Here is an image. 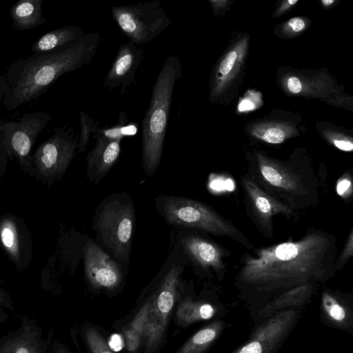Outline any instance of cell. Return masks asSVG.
<instances>
[{"label":"cell","instance_id":"cell-41","mask_svg":"<svg viewBox=\"0 0 353 353\" xmlns=\"http://www.w3.org/2000/svg\"><path fill=\"white\" fill-rule=\"evenodd\" d=\"M298 1V0H288V3L290 4H294Z\"/></svg>","mask_w":353,"mask_h":353},{"label":"cell","instance_id":"cell-3","mask_svg":"<svg viewBox=\"0 0 353 353\" xmlns=\"http://www.w3.org/2000/svg\"><path fill=\"white\" fill-rule=\"evenodd\" d=\"M181 74L180 59L170 55L163 63L152 88L141 123V163L148 176H153L160 165L173 92Z\"/></svg>","mask_w":353,"mask_h":353},{"label":"cell","instance_id":"cell-27","mask_svg":"<svg viewBox=\"0 0 353 353\" xmlns=\"http://www.w3.org/2000/svg\"><path fill=\"white\" fill-rule=\"evenodd\" d=\"M353 254V230H351L348 237L346 240L342 252L336 258L335 262L336 271L342 269L348 262L349 259L352 256Z\"/></svg>","mask_w":353,"mask_h":353},{"label":"cell","instance_id":"cell-28","mask_svg":"<svg viewBox=\"0 0 353 353\" xmlns=\"http://www.w3.org/2000/svg\"><path fill=\"white\" fill-rule=\"evenodd\" d=\"M263 139L270 143H280L283 141L285 134L283 130L279 128H273L265 132Z\"/></svg>","mask_w":353,"mask_h":353},{"label":"cell","instance_id":"cell-8","mask_svg":"<svg viewBox=\"0 0 353 353\" xmlns=\"http://www.w3.org/2000/svg\"><path fill=\"white\" fill-rule=\"evenodd\" d=\"M111 14L129 41L140 46L157 37L171 22L159 0L116 6Z\"/></svg>","mask_w":353,"mask_h":353},{"label":"cell","instance_id":"cell-26","mask_svg":"<svg viewBox=\"0 0 353 353\" xmlns=\"http://www.w3.org/2000/svg\"><path fill=\"white\" fill-rule=\"evenodd\" d=\"M85 339L92 353H114L101 335L94 328L86 329Z\"/></svg>","mask_w":353,"mask_h":353},{"label":"cell","instance_id":"cell-13","mask_svg":"<svg viewBox=\"0 0 353 353\" xmlns=\"http://www.w3.org/2000/svg\"><path fill=\"white\" fill-rule=\"evenodd\" d=\"M85 279L97 290H114L123 280V266L103 250L94 241L88 237L83 255Z\"/></svg>","mask_w":353,"mask_h":353},{"label":"cell","instance_id":"cell-16","mask_svg":"<svg viewBox=\"0 0 353 353\" xmlns=\"http://www.w3.org/2000/svg\"><path fill=\"white\" fill-rule=\"evenodd\" d=\"M52 332L46 338L42 327L33 318L23 316L19 327L0 339V353H50Z\"/></svg>","mask_w":353,"mask_h":353},{"label":"cell","instance_id":"cell-22","mask_svg":"<svg viewBox=\"0 0 353 353\" xmlns=\"http://www.w3.org/2000/svg\"><path fill=\"white\" fill-rule=\"evenodd\" d=\"M224 327L222 321H214L196 332L176 353H203L219 337Z\"/></svg>","mask_w":353,"mask_h":353},{"label":"cell","instance_id":"cell-15","mask_svg":"<svg viewBox=\"0 0 353 353\" xmlns=\"http://www.w3.org/2000/svg\"><path fill=\"white\" fill-rule=\"evenodd\" d=\"M296 318L295 311L279 312L264 322L248 343L233 353H274L286 338Z\"/></svg>","mask_w":353,"mask_h":353},{"label":"cell","instance_id":"cell-36","mask_svg":"<svg viewBox=\"0 0 353 353\" xmlns=\"http://www.w3.org/2000/svg\"><path fill=\"white\" fill-rule=\"evenodd\" d=\"M51 352L52 353H70L64 345L55 341L52 342Z\"/></svg>","mask_w":353,"mask_h":353},{"label":"cell","instance_id":"cell-24","mask_svg":"<svg viewBox=\"0 0 353 353\" xmlns=\"http://www.w3.org/2000/svg\"><path fill=\"white\" fill-rule=\"evenodd\" d=\"M322 309L325 317L337 326H347L351 320V314L347 305L327 291L322 294Z\"/></svg>","mask_w":353,"mask_h":353},{"label":"cell","instance_id":"cell-21","mask_svg":"<svg viewBox=\"0 0 353 353\" xmlns=\"http://www.w3.org/2000/svg\"><path fill=\"white\" fill-rule=\"evenodd\" d=\"M214 307L208 303L183 300L178 305L176 320L178 325L188 326L197 321L208 320L214 315Z\"/></svg>","mask_w":353,"mask_h":353},{"label":"cell","instance_id":"cell-35","mask_svg":"<svg viewBox=\"0 0 353 353\" xmlns=\"http://www.w3.org/2000/svg\"><path fill=\"white\" fill-rule=\"evenodd\" d=\"M334 143L336 148L343 151H352L353 149V144L349 141L334 140Z\"/></svg>","mask_w":353,"mask_h":353},{"label":"cell","instance_id":"cell-11","mask_svg":"<svg viewBox=\"0 0 353 353\" xmlns=\"http://www.w3.org/2000/svg\"><path fill=\"white\" fill-rule=\"evenodd\" d=\"M134 127L130 128L127 115L121 111L115 125L105 128L99 125L95 129L92 137L96 143L86 159V178L90 183L98 185L107 175L119 159L121 140Z\"/></svg>","mask_w":353,"mask_h":353},{"label":"cell","instance_id":"cell-4","mask_svg":"<svg viewBox=\"0 0 353 353\" xmlns=\"http://www.w3.org/2000/svg\"><path fill=\"white\" fill-rule=\"evenodd\" d=\"M136 209L125 191L114 192L97 206L92 221L97 244L128 270L136 228Z\"/></svg>","mask_w":353,"mask_h":353},{"label":"cell","instance_id":"cell-38","mask_svg":"<svg viewBox=\"0 0 353 353\" xmlns=\"http://www.w3.org/2000/svg\"><path fill=\"white\" fill-rule=\"evenodd\" d=\"M254 107L252 102L248 99L243 100L239 105V110L240 111H245L253 109Z\"/></svg>","mask_w":353,"mask_h":353},{"label":"cell","instance_id":"cell-7","mask_svg":"<svg viewBox=\"0 0 353 353\" xmlns=\"http://www.w3.org/2000/svg\"><path fill=\"white\" fill-rule=\"evenodd\" d=\"M254 179L265 192L292 210L303 209L314 204L317 198V183L314 174L259 158L258 170Z\"/></svg>","mask_w":353,"mask_h":353},{"label":"cell","instance_id":"cell-23","mask_svg":"<svg viewBox=\"0 0 353 353\" xmlns=\"http://www.w3.org/2000/svg\"><path fill=\"white\" fill-rule=\"evenodd\" d=\"M150 305L149 299L143 305L130 325L123 331L125 345L129 352L135 351L141 343L143 336Z\"/></svg>","mask_w":353,"mask_h":353},{"label":"cell","instance_id":"cell-33","mask_svg":"<svg viewBox=\"0 0 353 353\" xmlns=\"http://www.w3.org/2000/svg\"><path fill=\"white\" fill-rule=\"evenodd\" d=\"M351 181L348 180V179L345 178L343 179H341L338 184L336 190L339 195L343 196L344 195L350 188H351Z\"/></svg>","mask_w":353,"mask_h":353},{"label":"cell","instance_id":"cell-10","mask_svg":"<svg viewBox=\"0 0 353 353\" xmlns=\"http://www.w3.org/2000/svg\"><path fill=\"white\" fill-rule=\"evenodd\" d=\"M51 115L44 111L26 113L17 121H0L3 145L10 160L17 159L21 168L34 174L31 150Z\"/></svg>","mask_w":353,"mask_h":353},{"label":"cell","instance_id":"cell-31","mask_svg":"<svg viewBox=\"0 0 353 353\" xmlns=\"http://www.w3.org/2000/svg\"><path fill=\"white\" fill-rule=\"evenodd\" d=\"M0 307L12 312L14 311V302L11 295L1 288H0Z\"/></svg>","mask_w":353,"mask_h":353},{"label":"cell","instance_id":"cell-39","mask_svg":"<svg viewBox=\"0 0 353 353\" xmlns=\"http://www.w3.org/2000/svg\"><path fill=\"white\" fill-rule=\"evenodd\" d=\"M8 319V314L6 310L0 307V325L6 322Z\"/></svg>","mask_w":353,"mask_h":353},{"label":"cell","instance_id":"cell-5","mask_svg":"<svg viewBox=\"0 0 353 353\" xmlns=\"http://www.w3.org/2000/svg\"><path fill=\"white\" fill-rule=\"evenodd\" d=\"M154 204L157 212L168 225L228 237L250 250L254 249L231 221L203 202L185 196L161 194L155 197Z\"/></svg>","mask_w":353,"mask_h":353},{"label":"cell","instance_id":"cell-17","mask_svg":"<svg viewBox=\"0 0 353 353\" xmlns=\"http://www.w3.org/2000/svg\"><path fill=\"white\" fill-rule=\"evenodd\" d=\"M0 243L18 270L27 268L31 258L32 244L29 231L21 219L12 214L1 218Z\"/></svg>","mask_w":353,"mask_h":353},{"label":"cell","instance_id":"cell-19","mask_svg":"<svg viewBox=\"0 0 353 353\" xmlns=\"http://www.w3.org/2000/svg\"><path fill=\"white\" fill-rule=\"evenodd\" d=\"M42 3L43 0H19L14 3L9 10L13 28L22 31L46 23Z\"/></svg>","mask_w":353,"mask_h":353},{"label":"cell","instance_id":"cell-29","mask_svg":"<svg viewBox=\"0 0 353 353\" xmlns=\"http://www.w3.org/2000/svg\"><path fill=\"white\" fill-rule=\"evenodd\" d=\"M237 57L236 51L229 52L219 65V71L223 75L228 74L232 70Z\"/></svg>","mask_w":353,"mask_h":353},{"label":"cell","instance_id":"cell-6","mask_svg":"<svg viewBox=\"0 0 353 353\" xmlns=\"http://www.w3.org/2000/svg\"><path fill=\"white\" fill-rule=\"evenodd\" d=\"M170 249L158 274L157 288L150 299L143 336L148 353L155 350L163 337L176 299L182 274L188 265L182 253L176 249Z\"/></svg>","mask_w":353,"mask_h":353},{"label":"cell","instance_id":"cell-18","mask_svg":"<svg viewBox=\"0 0 353 353\" xmlns=\"http://www.w3.org/2000/svg\"><path fill=\"white\" fill-rule=\"evenodd\" d=\"M144 57L142 46L128 41L120 45L105 77L103 87L113 90L121 86L120 94L137 83L135 75Z\"/></svg>","mask_w":353,"mask_h":353},{"label":"cell","instance_id":"cell-20","mask_svg":"<svg viewBox=\"0 0 353 353\" xmlns=\"http://www.w3.org/2000/svg\"><path fill=\"white\" fill-rule=\"evenodd\" d=\"M85 34L81 26H67L57 28L35 41L31 50L34 53L53 52L77 41Z\"/></svg>","mask_w":353,"mask_h":353},{"label":"cell","instance_id":"cell-25","mask_svg":"<svg viewBox=\"0 0 353 353\" xmlns=\"http://www.w3.org/2000/svg\"><path fill=\"white\" fill-rule=\"evenodd\" d=\"M80 133L79 134L77 153L83 152L90 139L99 123L93 120L85 112H79Z\"/></svg>","mask_w":353,"mask_h":353},{"label":"cell","instance_id":"cell-12","mask_svg":"<svg viewBox=\"0 0 353 353\" xmlns=\"http://www.w3.org/2000/svg\"><path fill=\"white\" fill-rule=\"evenodd\" d=\"M170 248L182 253L188 264L199 272L221 274L225 269V251L199 231L174 227L170 234Z\"/></svg>","mask_w":353,"mask_h":353},{"label":"cell","instance_id":"cell-30","mask_svg":"<svg viewBox=\"0 0 353 353\" xmlns=\"http://www.w3.org/2000/svg\"><path fill=\"white\" fill-rule=\"evenodd\" d=\"M108 345L110 349L115 352L121 351L125 346L123 336L119 334H113L109 339Z\"/></svg>","mask_w":353,"mask_h":353},{"label":"cell","instance_id":"cell-37","mask_svg":"<svg viewBox=\"0 0 353 353\" xmlns=\"http://www.w3.org/2000/svg\"><path fill=\"white\" fill-rule=\"evenodd\" d=\"M7 88V81L5 74L0 75V107Z\"/></svg>","mask_w":353,"mask_h":353},{"label":"cell","instance_id":"cell-34","mask_svg":"<svg viewBox=\"0 0 353 353\" xmlns=\"http://www.w3.org/2000/svg\"><path fill=\"white\" fill-rule=\"evenodd\" d=\"M288 24L294 32H300L303 30L305 26L303 20L299 17L292 18L288 21Z\"/></svg>","mask_w":353,"mask_h":353},{"label":"cell","instance_id":"cell-14","mask_svg":"<svg viewBox=\"0 0 353 353\" xmlns=\"http://www.w3.org/2000/svg\"><path fill=\"white\" fill-rule=\"evenodd\" d=\"M241 183L248 210L259 230L264 235L272 236V219L274 216H294V210L263 190L250 176H244Z\"/></svg>","mask_w":353,"mask_h":353},{"label":"cell","instance_id":"cell-32","mask_svg":"<svg viewBox=\"0 0 353 353\" xmlns=\"http://www.w3.org/2000/svg\"><path fill=\"white\" fill-rule=\"evenodd\" d=\"M288 87L290 91L294 94L299 93L302 90V85L296 77H291L288 80Z\"/></svg>","mask_w":353,"mask_h":353},{"label":"cell","instance_id":"cell-1","mask_svg":"<svg viewBox=\"0 0 353 353\" xmlns=\"http://www.w3.org/2000/svg\"><path fill=\"white\" fill-rule=\"evenodd\" d=\"M252 251L242 256L236 279L255 292L316 286L336 272V240L321 230L309 229L298 241Z\"/></svg>","mask_w":353,"mask_h":353},{"label":"cell","instance_id":"cell-40","mask_svg":"<svg viewBox=\"0 0 353 353\" xmlns=\"http://www.w3.org/2000/svg\"><path fill=\"white\" fill-rule=\"evenodd\" d=\"M334 0H332V1H331V0H323L322 2H323L325 5H326V6H329L330 4H331V3H334Z\"/></svg>","mask_w":353,"mask_h":353},{"label":"cell","instance_id":"cell-9","mask_svg":"<svg viewBox=\"0 0 353 353\" xmlns=\"http://www.w3.org/2000/svg\"><path fill=\"white\" fill-rule=\"evenodd\" d=\"M78 141L72 127L54 128L32 154L34 174L49 183L60 180L77 153Z\"/></svg>","mask_w":353,"mask_h":353},{"label":"cell","instance_id":"cell-2","mask_svg":"<svg viewBox=\"0 0 353 353\" xmlns=\"http://www.w3.org/2000/svg\"><path fill=\"white\" fill-rule=\"evenodd\" d=\"M101 40L98 32H90L57 50L16 61L4 73L7 88L2 104L10 111L38 99L63 74L90 64Z\"/></svg>","mask_w":353,"mask_h":353}]
</instances>
